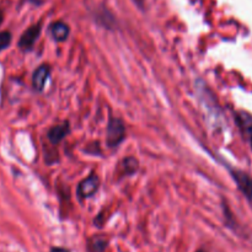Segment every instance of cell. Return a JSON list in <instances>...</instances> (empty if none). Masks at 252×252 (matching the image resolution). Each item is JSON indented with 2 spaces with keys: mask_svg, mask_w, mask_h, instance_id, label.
<instances>
[{
  "mask_svg": "<svg viewBox=\"0 0 252 252\" xmlns=\"http://www.w3.org/2000/svg\"><path fill=\"white\" fill-rule=\"evenodd\" d=\"M1 22H2V12L0 11V24H1Z\"/></svg>",
  "mask_w": 252,
  "mask_h": 252,
  "instance_id": "cell-14",
  "label": "cell"
},
{
  "mask_svg": "<svg viewBox=\"0 0 252 252\" xmlns=\"http://www.w3.org/2000/svg\"><path fill=\"white\" fill-rule=\"evenodd\" d=\"M70 128H69V122H63L61 125H57L52 127L47 133V138H48L49 143L52 145H57L66 137Z\"/></svg>",
  "mask_w": 252,
  "mask_h": 252,
  "instance_id": "cell-6",
  "label": "cell"
},
{
  "mask_svg": "<svg viewBox=\"0 0 252 252\" xmlns=\"http://www.w3.org/2000/svg\"><path fill=\"white\" fill-rule=\"evenodd\" d=\"M230 174L233 176V180L235 181V184L238 185L239 191L244 194L246 201L252 207V177L248 172L239 169H231Z\"/></svg>",
  "mask_w": 252,
  "mask_h": 252,
  "instance_id": "cell-2",
  "label": "cell"
},
{
  "mask_svg": "<svg viewBox=\"0 0 252 252\" xmlns=\"http://www.w3.org/2000/svg\"><path fill=\"white\" fill-rule=\"evenodd\" d=\"M123 169L127 174H134L138 170V160L133 157L127 158L123 160Z\"/></svg>",
  "mask_w": 252,
  "mask_h": 252,
  "instance_id": "cell-10",
  "label": "cell"
},
{
  "mask_svg": "<svg viewBox=\"0 0 252 252\" xmlns=\"http://www.w3.org/2000/svg\"><path fill=\"white\" fill-rule=\"evenodd\" d=\"M11 42V33L7 31L0 32V52L4 51L5 48H7Z\"/></svg>",
  "mask_w": 252,
  "mask_h": 252,
  "instance_id": "cell-11",
  "label": "cell"
},
{
  "mask_svg": "<svg viewBox=\"0 0 252 252\" xmlns=\"http://www.w3.org/2000/svg\"><path fill=\"white\" fill-rule=\"evenodd\" d=\"M51 32H52V36L54 37V39H56V41L63 42L68 38L69 27H68V25H65L64 22H62V21L54 22L51 27Z\"/></svg>",
  "mask_w": 252,
  "mask_h": 252,
  "instance_id": "cell-8",
  "label": "cell"
},
{
  "mask_svg": "<svg viewBox=\"0 0 252 252\" xmlns=\"http://www.w3.org/2000/svg\"><path fill=\"white\" fill-rule=\"evenodd\" d=\"M31 1H33L34 4H38V2H39V0H31Z\"/></svg>",
  "mask_w": 252,
  "mask_h": 252,
  "instance_id": "cell-15",
  "label": "cell"
},
{
  "mask_svg": "<svg viewBox=\"0 0 252 252\" xmlns=\"http://www.w3.org/2000/svg\"><path fill=\"white\" fill-rule=\"evenodd\" d=\"M197 252H204V251H197Z\"/></svg>",
  "mask_w": 252,
  "mask_h": 252,
  "instance_id": "cell-16",
  "label": "cell"
},
{
  "mask_svg": "<svg viewBox=\"0 0 252 252\" xmlns=\"http://www.w3.org/2000/svg\"><path fill=\"white\" fill-rule=\"evenodd\" d=\"M108 241L103 236H94L89 239L88 250L89 252H103L107 248Z\"/></svg>",
  "mask_w": 252,
  "mask_h": 252,
  "instance_id": "cell-9",
  "label": "cell"
},
{
  "mask_svg": "<svg viewBox=\"0 0 252 252\" xmlns=\"http://www.w3.org/2000/svg\"><path fill=\"white\" fill-rule=\"evenodd\" d=\"M133 1H134L137 5H139V6H143V2H144V0H133Z\"/></svg>",
  "mask_w": 252,
  "mask_h": 252,
  "instance_id": "cell-13",
  "label": "cell"
},
{
  "mask_svg": "<svg viewBox=\"0 0 252 252\" xmlns=\"http://www.w3.org/2000/svg\"><path fill=\"white\" fill-rule=\"evenodd\" d=\"M39 33H41V25L39 24L33 25V26H31L30 29H27L19 41L20 48L25 52L31 51L34 42H36L37 38H38Z\"/></svg>",
  "mask_w": 252,
  "mask_h": 252,
  "instance_id": "cell-4",
  "label": "cell"
},
{
  "mask_svg": "<svg viewBox=\"0 0 252 252\" xmlns=\"http://www.w3.org/2000/svg\"><path fill=\"white\" fill-rule=\"evenodd\" d=\"M49 74H51V68H49L48 65H46V64L39 65L38 68L34 70L33 75H32V85H33L34 90H43L44 85H46L47 80H48L49 78Z\"/></svg>",
  "mask_w": 252,
  "mask_h": 252,
  "instance_id": "cell-7",
  "label": "cell"
},
{
  "mask_svg": "<svg viewBox=\"0 0 252 252\" xmlns=\"http://www.w3.org/2000/svg\"><path fill=\"white\" fill-rule=\"evenodd\" d=\"M98 184H100V180L95 174L90 175L85 180H83L78 185V194L80 196V198H89V197L93 196L97 191Z\"/></svg>",
  "mask_w": 252,
  "mask_h": 252,
  "instance_id": "cell-5",
  "label": "cell"
},
{
  "mask_svg": "<svg viewBox=\"0 0 252 252\" xmlns=\"http://www.w3.org/2000/svg\"><path fill=\"white\" fill-rule=\"evenodd\" d=\"M51 252H70V251L66 250V249L64 248H53L51 250Z\"/></svg>",
  "mask_w": 252,
  "mask_h": 252,
  "instance_id": "cell-12",
  "label": "cell"
},
{
  "mask_svg": "<svg viewBox=\"0 0 252 252\" xmlns=\"http://www.w3.org/2000/svg\"><path fill=\"white\" fill-rule=\"evenodd\" d=\"M235 121L241 134L244 135L252 150V115L246 111H238L235 113Z\"/></svg>",
  "mask_w": 252,
  "mask_h": 252,
  "instance_id": "cell-3",
  "label": "cell"
},
{
  "mask_svg": "<svg viewBox=\"0 0 252 252\" xmlns=\"http://www.w3.org/2000/svg\"><path fill=\"white\" fill-rule=\"evenodd\" d=\"M126 126L121 118H110L107 125V138L106 142L110 148H116L125 140Z\"/></svg>",
  "mask_w": 252,
  "mask_h": 252,
  "instance_id": "cell-1",
  "label": "cell"
}]
</instances>
